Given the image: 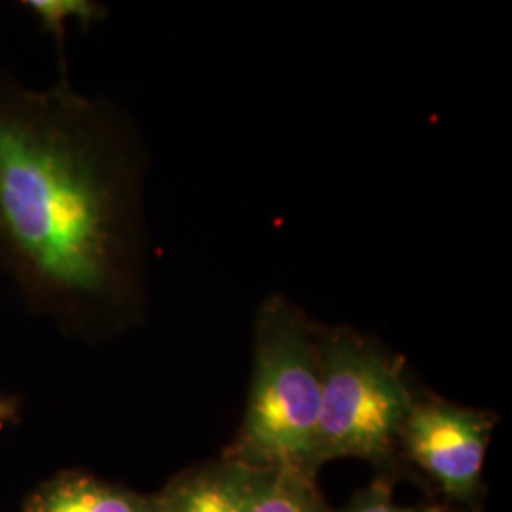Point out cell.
Returning a JSON list of instances; mask_svg holds the SVG:
<instances>
[{
  "mask_svg": "<svg viewBox=\"0 0 512 512\" xmlns=\"http://www.w3.org/2000/svg\"><path fill=\"white\" fill-rule=\"evenodd\" d=\"M147 158L128 118L74 90L0 71V272L25 308L99 340L147 304Z\"/></svg>",
  "mask_w": 512,
  "mask_h": 512,
  "instance_id": "6da1fadb",
  "label": "cell"
},
{
  "mask_svg": "<svg viewBox=\"0 0 512 512\" xmlns=\"http://www.w3.org/2000/svg\"><path fill=\"white\" fill-rule=\"evenodd\" d=\"M19 6L33 14L40 23V29L48 35H54L57 54L61 59V76H67L65 61V38H67V19H76L82 23V29L88 31L93 23L107 18V6L93 0H21Z\"/></svg>",
  "mask_w": 512,
  "mask_h": 512,
  "instance_id": "ba28073f",
  "label": "cell"
},
{
  "mask_svg": "<svg viewBox=\"0 0 512 512\" xmlns=\"http://www.w3.org/2000/svg\"><path fill=\"white\" fill-rule=\"evenodd\" d=\"M308 315L283 296L256 315L245 414L222 456L255 471L313 469L321 414V361Z\"/></svg>",
  "mask_w": 512,
  "mask_h": 512,
  "instance_id": "7a4b0ae2",
  "label": "cell"
},
{
  "mask_svg": "<svg viewBox=\"0 0 512 512\" xmlns=\"http://www.w3.org/2000/svg\"><path fill=\"white\" fill-rule=\"evenodd\" d=\"M395 480L385 476H374V480L359 490L357 494L351 495L348 503L334 512H448L446 507L440 505H401L395 501Z\"/></svg>",
  "mask_w": 512,
  "mask_h": 512,
  "instance_id": "9c48e42d",
  "label": "cell"
},
{
  "mask_svg": "<svg viewBox=\"0 0 512 512\" xmlns=\"http://www.w3.org/2000/svg\"><path fill=\"white\" fill-rule=\"evenodd\" d=\"M255 469L211 459L171 476L154 497V512H247Z\"/></svg>",
  "mask_w": 512,
  "mask_h": 512,
  "instance_id": "5b68a950",
  "label": "cell"
},
{
  "mask_svg": "<svg viewBox=\"0 0 512 512\" xmlns=\"http://www.w3.org/2000/svg\"><path fill=\"white\" fill-rule=\"evenodd\" d=\"M499 416L435 395L416 397L399 435V459L450 505L482 511L484 465Z\"/></svg>",
  "mask_w": 512,
  "mask_h": 512,
  "instance_id": "277c9868",
  "label": "cell"
},
{
  "mask_svg": "<svg viewBox=\"0 0 512 512\" xmlns=\"http://www.w3.org/2000/svg\"><path fill=\"white\" fill-rule=\"evenodd\" d=\"M321 361V414L313 469L334 459L374 465L376 475L401 480L399 435L416 401L403 357L348 327L313 325Z\"/></svg>",
  "mask_w": 512,
  "mask_h": 512,
  "instance_id": "3957f363",
  "label": "cell"
},
{
  "mask_svg": "<svg viewBox=\"0 0 512 512\" xmlns=\"http://www.w3.org/2000/svg\"><path fill=\"white\" fill-rule=\"evenodd\" d=\"M21 512H154V497L84 469H65L40 482Z\"/></svg>",
  "mask_w": 512,
  "mask_h": 512,
  "instance_id": "8992f818",
  "label": "cell"
},
{
  "mask_svg": "<svg viewBox=\"0 0 512 512\" xmlns=\"http://www.w3.org/2000/svg\"><path fill=\"white\" fill-rule=\"evenodd\" d=\"M247 512H334L317 486V473L304 469L256 471Z\"/></svg>",
  "mask_w": 512,
  "mask_h": 512,
  "instance_id": "52a82bcc",
  "label": "cell"
},
{
  "mask_svg": "<svg viewBox=\"0 0 512 512\" xmlns=\"http://www.w3.org/2000/svg\"><path fill=\"white\" fill-rule=\"evenodd\" d=\"M21 403L18 397H2L0 395V431L8 425H14L19 421Z\"/></svg>",
  "mask_w": 512,
  "mask_h": 512,
  "instance_id": "30bf717a",
  "label": "cell"
}]
</instances>
